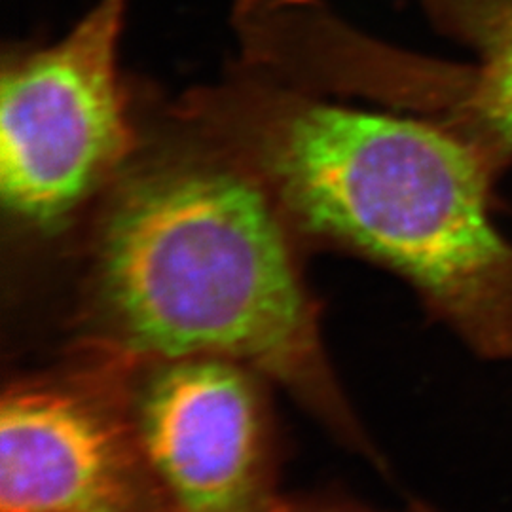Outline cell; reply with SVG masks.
Here are the masks:
<instances>
[{
	"label": "cell",
	"mask_w": 512,
	"mask_h": 512,
	"mask_svg": "<svg viewBox=\"0 0 512 512\" xmlns=\"http://www.w3.org/2000/svg\"><path fill=\"white\" fill-rule=\"evenodd\" d=\"M304 253L270 192L167 107L61 255L59 349L234 359L378 461L330 363Z\"/></svg>",
	"instance_id": "6da1fadb"
},
{
	"label": "cell",
	"mask_w": 512,
	"mask_h": 512,
	"mask_svg": "<svg viewBox=\"0 0 512 512\" xmlns=\"http://www.w3.org/2000/svg\"><path fill=\"white\" fill-rule=\"evenodd\" d=\"M169 110L270 192L306 251L384 268L478 355L512 357V243L492 219L494 173L456 135L239 63Z\"/></svg>",
	"instance_id": "7a4b0ae2"
},
{
	"label": "cell",
	"mask_w": 512,
	"mask_h": 512,
	"mask_svg": "<svg viewBox=\"0 0 512 512\" xmlns=\"http://www.w3.org/2000/svg\"><path fill=\"white\" fill-rule=\"evenodd\" d=\"M133 0H95L55 42L4 54L0 207L19 251L63 255L145 141L120 69Z\"/></svg>",
	"instance_id": "3957f363"
},
{
	"label": "cell",
	"mask_w": 512,
	"mask_h": 512,
	"mask_svg": "<svg viewBox=\"0 0 512 512\" xmlns=\"http://www.w3.org/2000/svg\"><path fill=\"white\" fill-rule=\"evenodd\" d=\"M431 25L475 59L454 63L372 37L329 2L289 35L283 67L296 86L418 116L456 135L497 177L512 164V0H420Z\"/></svg>",
	"instance_id": "277c9868"
},
{
	"label": "cell",
	"mask_w": 512,
	"mask_h": 512,
	"mask_svg": "<svg viewBox=\"0 0 512 512\" xmlns=\"http://www.w3.org/2000/svg\"><path fill=\"white\" fill-rule=\"evenodd\" d=\"M129 416L165 512H272L281 499L275 387L234 359H124Z\"/></svg>",
	"instance_id": "5b68a950"
},
{
	"label": "cell",
	"mask_w": 512,
	"mask_h": 512,
	"mask_svg": "<svg viewBox=\"0 0 512 512\" xmlns=\"http://www.w3.org/2000/svg\"><path fill=\"white\" fill-rule=\"evenodd\" d=\"M0 512H165L133 431L124 359L59 349L6 380Z\"/></svg>",
	"instance_id": "8992f818"
},
{
	"label": "cell",
	"mask_w": 512,
	"mask_h": 512,
	"mask_svg": "<svg viewBox=\"0 0 512 512\" xmlns=\"http://www.w3.org/2000/svg\"><path fill=\"white\" fill-rule=\"evenodd\" d=\"M272 512H382L336 495H296L277 501Z\"/></svg>",
	"instance_id": "52a82bcc"
}]
</instances>
